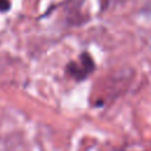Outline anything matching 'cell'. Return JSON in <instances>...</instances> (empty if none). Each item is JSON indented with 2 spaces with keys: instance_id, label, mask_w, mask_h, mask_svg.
Returning <instances> with one entry per match:
<instances>
[{
  "instance_id": "obj_2",
  "label": "cell",
  "mask_w": 151,
  "mask_h": 151,
  "mask_svg": "<svg viewBox=\"0 0 151 151\" xmlns=\"http://www.w3.org/2000/svg\"><path fill=\"white\" fill-rule=\"evenodd\" d=\"M9 8V1L8 0H0V11H7Z\"/></svg>"
},
{
  "instance_id": "obj_1",
  "label": "cell",
  "mask_w": 151,
  "mask_h": 151,
  "mask_svg": "<svg viewBox=\"0 0 151 151\" xmlns=\"http://www.w3.org/2000/svg\"><path fill=\"white\" fill-rule=\"evenodd\" d=\"M93 67L94 64L92 61V58L87 53H83L79 57L78 61H72L67 65V72L77 80H81L92 72Z\"/></svg>"
}]
</instances>
